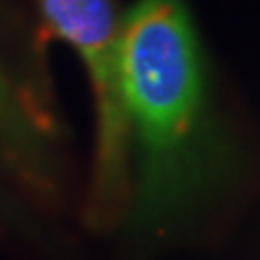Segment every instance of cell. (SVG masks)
Returning a JSON list of instances; mask_svg holds the SVG:
<instances>
[{
	"instance_id": "cell-2",
	"label": "cell",
	"mask_w": 260,
	"mask_h": 260,
	"mask_svg": "<svg viewBox=\"0 0 260 260\" xmlns=\"http://www.w3.org/2000/svg\"><path fill=\"white\" fill-rule=\"evenodd\" d=\"M46 22L78 52L93 91L91 215L113 219L128 202L130 158L119 93V20L111 0H37Z\"/></svg>"
},
{
	"instance_id": "cell-3",
	"label": "cell",
	"mask_w": 260,
	"mask_h": 260,
	"mask_svg": "<svg viewBox=\"0 0 260 260\" xmlns=\"http://www.w3.org/2000/svg\"><path fill=\"white\" fill-rule=\"evenodd\" d=\"M0 154L18 172L42 180L46 152L42 135L0 70Z\"/></svg>"
},
{
	"instance_id": "cell-1",
	"label": "cell",
	"mask_w": 260,
	"mask_h": 260,
	"mask_svg": "<svg viewBox=\"0 0 260 260\" xmlns=\"http://www.w3.org/2000/svg\"><path fill=\"white\" fill-rule=\"evenodd\" d=\"M119 93L133 165L130 221L139 232L165 230L234 167L182 0H137L119 22Z\"/></svg>"
}]
</instances>
